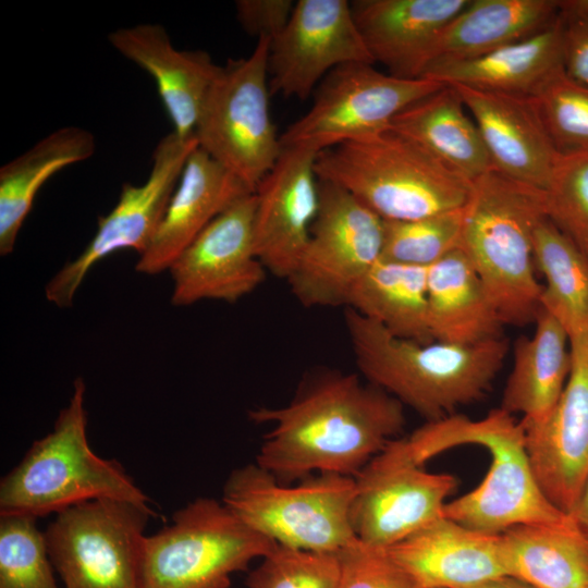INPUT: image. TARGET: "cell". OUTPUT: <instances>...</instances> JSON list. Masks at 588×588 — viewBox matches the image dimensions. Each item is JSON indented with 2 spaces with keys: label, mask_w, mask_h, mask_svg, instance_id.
Masks as SVG:
<instances>
[{
  "label": "cell",
  "mask_w": 588,
  "mask_h": 588,
  "mask_svg": "<svg viewBox=\"0 0 588 588\" xmlns=\"http://www.w3.org/2000/svg\"><path fill=\"white\" fill-rule=\"evenodd\" d=\"M272 424L256 464L280 482L318 470L355 477L403 430V404L355 373H328L282 407L248 413Z\"/></svg>",
  "instance_id": "obj_1"
},
{
  "label": "cell",
  "mask_w": 588,
  "mask_h": 588,
  "mask_svg": "<svg viewBox=\"0 0 588 588\" xmlns=\"http://www.w3.org/2000/svg\"><path fill=\"white\" fill-rule=\"evenodd\" d=\"M344 319L365 379L428 421L482 397L509 350L503 338L470 345L401 339L351 308H345Z\"/></svg>",
  "instance_id": "obj_2"
},
{
  "label": "cell",
  "mask_w": 588,
  "mask_h": 588,
  "mask_svg": "<svg viewBox=\"0 0 588 588\" xmlns=\"http://www.w3.org/2000/svg\"><path fill=\"white\" fill-rule=\"evenodd\" d=\"M406 441L421 466L439 453L466 443L479 444L490 453V468L481 483L446 502L443 515L452 520L475 530L502 534L517 525L572 519L540 489L527 455L524 427L501 408L478 421L452 415L428 421Z\"/></svg>",
  "instance_id": "obj_3"
},
{
  "label": "cell",
  "mask_w": 588,
  "mask_h": 588,
  "mask_svg": "<svg viewBox=\"0 0 588 588\" xmlns=\"http://www.w3.org/2000/svg\"><path fill=\"white\" fill-rule=\"evenodd\" d=\"M544 192L492 169L473 182L460 247L504 324L524 326L541 309L534 231L546 218Z\"/></svg>",
  "instance_id": "obj_4"
},
{
  "label": "cell",
  "mask_w": 588,
  "mask_h": 588,
  "mask_svg": "<svg viewBox=\"0 0 588 588\" xmlns=\"http://www.w3.org/2000/svg\"><path fill=\"white\" fill-rule=\"evenodd\" d=\"M318 179L344 188L385 221L463 208L473 182L409 137L387 128L317 155Z\"/></svg>",
  "instance_id": "obj_5"
},
{
  "label": "cell",
  "mask_w": 588,
  "mask_h": 588,
  "mask_svg": "<svg viewBox=\"0 0 588 588\" xmlns=\"http://www.w3.org/2000/svg\"><path fill=\"white\" fill-rule=\"evenodd\" d=\"M85 391L84 380L77 378L53 429L36 440L1 479L0 516L37 518L99 499L150 505V499L118 461L102 458L89 446Z\"/></svg>",
  "instance_id": "obj_6"
},
{
  "label": "cell",
  "mask_w": 588,
  "mask_h": 588,
  "mask_svg": "<svg viewBox=\"0 0 588 588\" xmlns=\"http://www.w3.org/2000/svg\"><path fill=\"white\" fill-rule=\"evenodd\" d=\"M354 492V477L323 473L287 487L248 464L230 474L222 502L278 544L338 553L356 539L350 517Z\"/></svg>",
  "instance_id": "obj_7"
},
{
  "label": "cell",
  "mask_w": 588,
  "mask_h": 588,
  "mask_svg": "<svg viewBox=\"0 0 588 588\" xmlns=\"http://www.w3.org/2000/svg\"><path fill=\"white\" fill-rule=\"evenodd\" d=\"M277 546L223 502L197 498L169 526L145 537L142 588H229L233 573Z\"/></svg>",
  "instance_id": "obj_8"
},
{
  "label": "cell",
  "mask_w": 588,
  "mask_h": 588,
  "mask_svg": "<svg viewBox=\"0 0 588 588\" xmlns=\"http://www.w3.org/2000/svg\"><path fill=\"white\" fill-rule=\"evenodd\" d=\"M270 44L260 37L248 57L230 59L221 68L194 133L201 150L254 192L282 151L270 115Z\"/></svg>",
  "instance_id": "obj_9"
},
{
  "label": "cell",
  "mask_w": 588,
  "mask_h": 588,
  "mask_svg": "<svg viewBox=\"0 0 588 588\" xmlns=\"http://www.w3.org/2000/svg\"><path fill=\"white\" fill-rule=\"evenodd\" d=\"M150 505L99 499L69 507L44 531L65 588H142Z\"/></svg>",
  "instance_id": "obj_10"
},
{
  "label": "cell",
  "mask_w": 588,
  "mask_h": 588,
  "mask_svg": "<svg viewBox=\"0 0 588 588\" xmlns=\"http://www.w3.org/2000/svg\"><path fill=\"white\" fill-rule=\"evenodd\" d=\"M318 189L308 242L286 281L305 307L346 306L358 280L381 258L384 220L336 184L318 179Z\"/></svg>",
  "instance_id": "obj_11"
},
{
  "label": "cell",
  "mask_w": 588,
  "mask_h": 588,
  "mask_svg": "<svg viewBox=\"0 0 588 588\" xmlns=\"http://www.w3.org/2000/svg\"><path fill=\"white\" fill-rule=\"evenodd\" d=\"M444 84L401 78L371 63H348L332 70L317 86L309 110L281 134L283 147L317 154L390 127L392 120Z\"/></svg>",
  "instance_id": "obj_12"
},
{
  "label": "cell",
  "mask_w": 588,
  "mask_h": 588,
  "mask_svg": "<svg viewBox=\"0 0 588 588\" xmlns=\"http://www.w3.org/2000/svg\"><path fill=\"white\" fill-rule=\"evenodd\" d=\"M351 525L362 542L388 549L444 516L457 481L422 469L406 438L393 439L354 477Z\"/></svg>",
  "instance_id": "obj_13"
},
{
  "label": "cell",
  "mask_w": 588,
  "mask_h": 588,
  "mask_svg": "<svg viewBox=\"0 0 588 588\" xmlns=\"http://www.w3.org/2000/svg\"><path fill=\"white\" fill-rule=\"evenodd\" d=\"M197 147L195 136L182 138L175 132L160 139L146 182L122 186L117 205L98 218L96 233L85 249L49 280L45 294L50 303L62 308L71 306L87 273L107 256L122 249L142 255L148 248L186 161Z\"/></svg>",
  "instance_id": "obj_14"
},
{
  "label": "cell",
  "mask_w": 588,
  "mask_h": 588,
  "mask_svg": "<svg viewBox=\"0 0 588 588\" xmlns=\"http://www.w3.org/2000/svg\"><path fill=\"white\" fill-rule=\"evenodd\" d=\"M373 60L346 0H298L285 28L271 40V94L307 99L335 68Z\"/></svg>",
  "instance_id": "obj_15"
},
{
  "label": "cell",
  "mask_w": 588,
  "mask_h": 588,
  "mask_svg": "<svg viewBox=\"0 0 588 588\" xmlns=\"http://www.w3.org/2000/svg\"><path fill=\"white\" fill-rule=\"evenodd\" d=\"M255 193L236 200L212 220L169 268L171 303L188 306L200 301L235 303L266 279L254 246Z\"/></svg>",
  "instance_id": "obj_16"
},
{
  "label": "cell",
  "mask_w": 588,
  "mask_h": 588,
  "mask_svg": "<svg viewBox=\"0 0 588 588\" xmlns=\"http://www.w3.org/2000/svg\"><path fill=\"white\" fill-rule=\"evenodd\" d=\"M572 368L549 415L524 424L526 451L536 480L569 515L588 475V328L569 336Z\"/></svg>",
  "instance_id": "obj_17"
},
{
  "label": "cell",
  "mask_w": 588,
  "mask_h": 588,
  "mask_svg": "<svg viewBox=\"0 0 588 588\" xmlns=\"http://www.w3.org/2000/svg\"><path fill=\"white\" fill-rule=\"evenodd\" d=\"M317 152L283 147L255 189V253L267 271L287 280L296 268L315 221L319 189Z\"/></svg>",
  "instance_id": "obj_18"
},
{
  "label": "cell",
  "mask_w": 588,
  "mask_h": 588,
  "mask_svg": "<svg viewBox=\"0 0 588 588\" xmlns=\"http://www.w3.org/2000/svg\"><path fill=\"white\" fill-rule=\"evenodd\" d=\"M452 86L481 134L493 169L546 191L559 151L532 97Z\"/></svg>",
  "instance_id": "obj_19"
},
{
  "label": "cell",
  "mask_w": 588,
  "mask_h": 588,
  "mask_svg": "<svg viewBox=\"0 0 588 588\" xmlns=\"http://www.w3.org/2000/svg\"><path fill=\"white\" fill-rule=\"evenodd\" d=\"M419 588H470L507 576L501 534L445 516L387 549Z\"/></svg>",
  "instance_id": "obj_20"
},
{
  "label": "cell",
  "mask_w": 588,
  "mask_h": 588,
  "mask_svg": "<svg viewBox=\"0 0 588 588\" xmlns=\"http://www.w3.org/2000/svg\"><path fill=\"white\" fill-rule=\"evenodd\" d=\"M108 41L154 78L173 132L182 138L195 136L201 106L222 66L204 50H177L160 24L118 28Z\"/></svg>",
  "instance_id": "obj_21"
},
{
  "label": "cell",
  "mask_w": 588,
  "mask_h": 588,
  "mask_svg": "<svg viewBox=\"0 0 588 588\" xmlns=\"http://www.w3.org/2000/svg\"><path fill=\"white\" fill-rule=\"evenodd\" d=\"M254 193L242 180L197 147L188 157L176 188L137 272L169 270L184 248L220 213Z\"/></svg>",
  "instance_id": "obj_22"
},
{
  "label": "cell",
  "mask_w": 588,
  "mask_h": 588,
  "mask_svg": "<svg viewBox=\"0 0 588 588\" xmlns=\"http://www.w3.org/2000/svg\"><path fill=\"white\" fill-rule=\"evenodd\" d=\"M469 0H356L357 28L373 60L401 78H420L441 30Z\"/></svg>",
  "instance_id": "obj_23"
},
{
  "label": "cell",
  "mask_w": 588,
  "mask_h": 588,
  "mask_svg": "<svg viewBox=\"0 0 588 588\" xmlns=\"http://www.w3.org/2000/svg\"><path fill=\"white\" fill-rule=\"evenodd\" d=\"M559 9L558 0H469L441 30L425 69L478 58L527 39L552 25Z\"/></svg>",
  "instance_id": "obj_24"
},
{
  "label": "cell",
  "mask_w": 588,
  "mask_h": 588,
  "mask_svg": "<svg viewBox=\"0 0 588 588\" xmlns=\"http://www.w3.org/2000/svg\"><path fill=\"white\" fill-rule=\"evenodd\" d=\"M427 292L434 341L470 345L502 338L504 322L461 247L427 268Z\"/></svg>",
  "instance_id": "obj_25"
},
{
  "label": "cell",
  "mask_w": 588,
  "mask_h": 588,
  "mask_svg": "<svg viewBox=\"0 0 588 588\" xmlns=\"http://www.w3.org/2000/svg\"><path fill=\"white\" fill-rule=\"evenodd\" d=\"M562 66L561 29L556 19L538 34L485 56L430 64L420 78L532 97Z\"/></svg>",
  "instance_id": "obj_26"
},
{
  "label": "cell",
  "mask_w": 588,
  "mask_h": 588,
  "mask_svg": "<svg viewBox=\"0 0 588 588\" xmlns=\"http://www.w3.org/2000/svg\"><path fill=\"white\" fill-rule=\"evenodd\" d=\"M530 336L515 341L513 366L501 409L522 414L524 424L541 421L559 401L572 368L569 336L548 311L540 309Z\"/></svg>",
  "instance_id": "obj_27"
},
{
  "label": "cell",
  "mask_w": 588,
  "mask_h": 588,
  "mask_svg": "<svg viewBox=\"0 0 588 588\" xmlns=\"http://www.w3.org/2000/svg\"><path fill=\"white\" fill-rule=\"evenodd\" d=\"M390 128L471 182L493 169L477 124L450 85L408 106L392 120Z\"/></svg>",
  "instance_id": "obj_28"
},
{
  "label": "cell",
  "mask_w": 588,
  "mask_h": 588,
  "mask_svg": "<svg viewBox=\"0 0 588 588\" xmlns=\"http://www.w3.org/2000/svg\"><path fill=\"white\" fill-rule=\"evenodd\" d=\"M94 135L78 126H64L0 169V254L13 252L17 234L44 183L64 167L95 152Z\"/></svg>",
  "instance_id": "obj_29"
},
{
  "label": "cell",
  "mask_w": 588,
  "mask_h": 588,
  "mask_svg": "<svg viewBox=\"0 0 588 588\" xmlns=\"http://www.w3.org/2000/svg\"><path fill=\"white\" fill-rule=\"evenodd\" d=\"M501 537L507 576L536 588H588V535L573 518L517 525Z\"/></svg>",
  "instance_id": "obj_30"
},
{
  "label": "cell",
  "mask_w": 588,
  "mask_h": 588,
  "mask_svg": "<svg viewBox=\"0 0 588 588\" xmlns=\"http://www.w3.org/2000/svg\"><path fill=\"white\" fill-rule=\"evenodd\" d=\"M345 307L397 338L419 343L434 341L425 267L380 258L353 287Z\"/></svg>",
  "instance_id": "obj_31"
},
{
  "label": "cell",
  "mask_w": 588,
  "mask_h": 588,
  "mask_svg": "<svg viewBox=\"0 0 588 588\" xmlns=\"http://www.w3.org/2000/svg\"><path fill=\"white\" fill-rule=\"evenodd\" d=\"M534 259L546 284L541 308L572 336L588 328V257L547 217L534 231Z\"/></svg>",
  "instance_id": "obj_32"
},
{
  "label": "cell",
  "mask_w": 588,
  "mask_h": 588,
  "mask_svg": "<svg viewBox=\"0 0 588 588\" xmlns=\"http://www.w3.org/2000/svg\"><path fill=\"white\" fill-rule=\"evenodd\" d=\"M464 207L415 220H384L381 258L425 268L433 265L460 247Z\"/></svg>",
  "instance_id": "obj_33"
},
{
  "label": "cell",
  "mask_w": 588,
  "mask_h": 588,
  "mask_svg": "<svg viewBox=\"0 0 588 588\" xmlns=\"http://www.w3.org/2000/svg\"><path fill=\"white\" fill-rule=\"evenodd\" d=\"M28 515L0 516V588H60L45 532Z\"/></svg>",
  "instance_id": "obj_34"
},
{
  "label": "cell",
  "mask_w": 588,
  "mask_h": 588,
  "mask_svg": "<svg viewBox=\"0 0 588 588\" xmlns=\"http://www.w3.org/2000/svg\"><path fill=\"white\" fill-rule=\"evenodd\" d=\"M544 208L547 218L588 257V148L559 152Z\"/></svg>",
  "instance_id": "obj_35"
},
{
  "label": "cell",
  "mask_w": 588,
  "mask_h": 588,
  "mask_svg": "<svg viewBox=\"0 0 588 588\" xmlns=\"http://www.w3.org/2000/svg\"><path fill=\"white\" fill-rule=\"evenodd\" d=\"M532 98L560 154L588 148V85L572 78L562 66Z\"/></svg>",
  "instance_id": "obj_36"
},
{
  "label": "cell",
  "mask_w": 588,
  "mask_h": 588,
  "mask_svg": "<svg viewBox=\"0 0 588 588\" xmlns=\"http://www.w3.org/2000/svg\"><path fill=\"white\" fill-rule=\"evenodd\" d=\"M338 553L278 544L247 577L248 588H338Z\"/></svg>",
  "instance_id": "obj_37"
},
{
  "label": "cell",
  "mask_w": 588,
  "mask_h": 588,
  "mask_svg": "<svg viewBox=\"0 0 588 588\" xmlns=\"http://www.w3.org/2000/svg\"><path fill=\"white\" fill-rule=\"evenodd\" d=\"M338 556V588H419L387 549L368 546L356 538L339 551Z\"/></svg>",
  "instance_id": "obj_38"
},
{
  "label": "cell",
  "mask_w": 588,
  "mask_h": 588,
  "mask_svg": "<svg viewBox=\"0 0 588 588\" xmlns=\"http://www.w3.org/2000/svg\"><path fill=\"white\" fill-rule=\"evenodd\" d=\"M562 64L572 78L588 85V0L560 1Z\"/></svg>",
  "instance_id": "obj_39"
},
{
  "label": "cell",
  "mask_w": 588,
  "mask_h": 588,
  "mask_svg": "<svg viewBox=\"0 0 588 588\" xmlns=\"http://www.w3.org/2000/svg\"><path fill=\"white\" fill-rule=\"evenodd\" d=\"M295 2L292 0H238L236 17L243 29L257 38H275L289 23Z\"/></svg>",
  "instance_id": "obj_40"
},
{
  "label": "cell",
  "mask_w": 588,
  "mask_h": 588,
  "mask_svg": "<svg viewBox=\"0 0 588 588\" xmlns=\"http://www.w3.org/2000/svg\"><path fill=\"white\" fill-rule=\"evenodd\" d=\"M569 516L574 519L577 526L588 535V475L578 501Z\"/></svg>",
  "instance_id": "obj_41"
},
{
  "label": "cell",
  "mask_w": 588,
  "mask_h": 588,
  "mask_svg": "<svg viewBox=\"0 0 588 588\" xmlns=\"http://www.w3.org/2000/svg\"><path fill=\"white\" fill-rule=\"evenodd\" d=\"M470 588H536L512 576H502Z\"/></svg>",
  "instance_id": "obj_42"
}]
</instances>
